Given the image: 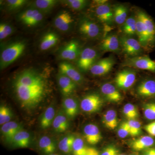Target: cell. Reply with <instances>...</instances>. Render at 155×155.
<instances>
[{
    "label": "cell",
    "mask_w": 155,
    "mask_h": 155,
    "mask_svg": "<svg viewBox=\"0 0 155 155\" xmlns=\"http://www.w3.org/2000/svg\"><path fill=\"white\" fill-rule=\"evenodd\" d=\"M150 150L152 155H155V148H150Z\"/></svg>",
    "instance_id": "cell-49"
},
{
    "label": "cell",
    "mask_w": 155,
    "mask_h": 155,
    "mask_svg": "<svg viewBox=\"0 0 155 155\" xmlns=\"http://www.w3.org/2000/svg\"><path fill=\"white\" fill-rule=\"evenodd\" d=\"M98 53L96 50L91 48L84 49L78 58L77 67L81 71H89L94 64L97 62Z\"/></svg>",
    "instance_id": "cell-4"
},
{
    "label": "cell",
    "mask_w": 155,
    "mask_h": 155,
    "mask_svg": "<svg viewBox=\"0 0 155 155\" xmlns=\"http://www.w3.org/2000/svg\"><path fill=\"white\" fill-rule=\"evenodd\" d=\"M68 117L64 114V111H60L53 121L52 126L54 130L58 133L65 132L69 127Z\"/></svg>",
    "instance_id": "cell-24"
},
{
    "label": "cell",
    "mask_w": 155,
    "mask_h": 155,
    "mask_svg": "<svg viewBox=\"0 0 155 155\" xmlns=\"http://www.w3.org/2000/svg\"><path fill=\"white\" fill-rule=\"evenodd\" d=\"M12 117V112L10 108L6 106H1L0 107V125L1 126L10 122Z\"/></svg>",
    "instance_id": "cell-39"
},
{
    "label": "cell",
    "mask_w": 155,
    "mask_h": 155,
    "mask_svg": "<svg viewBox=\"0 0 155 155\" xmlns=\"http://www.w3.org/2000/svg\"><path fill=\"white\" fill-rule=\"evenodd\" d=\"M123 65L124 67H132L155 72V61L147 56L130 57L125 60Z\"/></svg>",
    "instance_id": "cell-3"
},
{
    "label": "cell",
    "mask_w": 155,
    "mask_h": 155,
    "mask_svg": "<svg viewBox=\"0 0 155 155\" xmlns=\"http://www.w3.org/2000/svg\"><path fill=\"white\" fill-rule=\"evenodd\" d=\"M22 130V125L14 121H10L1 126V133L6 141L9 143L17 133Z\"/></svg>",
    "instance_id": "cell-20"
},
{
    "label": "cell",
    "mask_w": 155,
    "mask_h": 155,
    "mask_svg": "<svg viewBox=\"0 0 155 155\" xmlns=\"http://www.w3.org/2000/svg\"><path fill=\"white\" fill-rule=\"evenodd\" d=\"M95 13L97 18L104 24L110 25L114 21V11L109 3L97 7Z\"/></svg>",
    "instance_id": "cell-16"
},
{
    "label": "cell",
    "mask_w": 155,
    "mask_h": 155,
    "mask_svg": "<svg viewBox=\"0 0 155 155\" xmlns=\"http://www.w3.org/2000/svg\"><path fill=\"white\" fill-rule=\"evenodd\" d=\"M120 45L124 52L131 57L140 55L142 52L141 45L137 40L128 36H122L119 38Z\"/></svg>",
    "instance_id": "cell-7"
},
{
    "label": "cell",
    "mask_w": 155,
    "mask_h": 155,
    "mask_svg": "<svg viewBox=\"0 0 155 155\" xmlns=\"http://www.w3.org/2000/svg\"><path fill=\"white\" fill-rule=\"evenodd\" d=\"M57 155V154H52V155Z\"/></svg>",
    "instance_id": "cell-51"
},
{
    "label": "cell",
    "mask_w": 155,
    "mask_h": 155,
    "mask_svg": "<svg viewBox=\"0 0 155 155\" xmlns=\"http://www.w3.org/2000/svg\"><path fill=\"white\" fill-rule=\"evenodd\" d=\"M103 123L107 128L110 130H114L119 123L116 111L113 110L107 111L103 116Z\"/></svg>",
    "instance_id": "cell-29"
},
{
    "label": "cell",
    "mask_w": 155,
    "mask_h": 155,
    "mask_svg": "<svg viewBox=\"0 0 155 155\" xmlns=\"http://www.w3.org/2000/svg\"><path fill=\"white\" fill-rule=\"evenodd\" d=\"M101 91L103 96L108 101L118 103L122 99V94L118 89L110 83L103 84L101 87Z\"/></svg>",
    "instance_id": "cell-13"
},
{
    "label": "cell",
    "mask_w": 155,
    "mask_h": 155,
    "mask_svg": "<svg viewBox=\"0 0 155 155\" xmlns=\"http://www.w3.org/2000/svg\"><path fill=\"white\" fill-rule=\"evenodd\" d=\"M144 130L152 137H155V120L145 125Z\"/></svg>",
    "instance_id": "cell-45"
},
{
    "label": "cell",
    "mask_w": 155,
    "mask_h": 155,
    "mask_svg": "<svg viewBox=\"0 0 155 155\" xmlns=\"http://www.w3.org/2000/svg\"><path fill=\"white\" fill-rule=\"evenodd\" d=\"M107 0H95L93 2V5L96 6V8L98 6L102 5L108 3Z\"/></svg>",
    "instance_id": "cell-46"
},
{
    "label": "cell",
    "mask_w": 155,
    "mask_h": 155,
    "mask_svg": "<svg viewBox=\"0 0 155 155\" xmlns=\"http://www.w3.org/2000/svg\"><path fill=\"white\" fill-rule=\"evenodd\" d=\"M89 148L87 147L84 141L80 137L75 138L73 146L72 152L74 155H87Z\"/></svg>",
    "instance_id": "cell-35"
},
{
    "label": "cell",
    "mask_w": 155,
    "mask_h": 155,
    "mask_svg": "<svg viewBox=\"0 0 155 155\" xmlns=\"http://www.w3.org/2000/svg\"><path fill=\"white\" fill-rule=\"evenodd\" d=\"M118 135L121 138H125L130 135V130L127 122H124L120 125L118 130Z\"/></svg>",
    "instance_id": "cell-43"
},
{
    "label": "cell",
    "mask_w": 155,
    "mask_h": 155,
    "mask_svg": "<svg viewBox=\"0 0 155 155\" xmlns=\"http://www.w3.org/2000/svg\"><path fill=\"white\" fill-rule=\"evenodd\" d=\"M143 114L146 119L150 121L155 120V102H151L143 106Z\"/></svg>",
    "instance_id": "cell-38"
},
{
    "label": "cell",
    "mask_w": 155,
    "mask_h": 155,
    "mask_svg": "<svg viewBox=\"0 0 155 155\" xmlns=\"http://www.w3.org/2000/svg\"><path fill=\"white\" fill-rule=\"evenodd\" d=\"M114 20L116 24L122 25L127 19L128 10L126 6L122 5H116L113 9Z\"/></svg>",
    "instance_id": "cell-30"
},
{
    "label": "cell",
    "mask_w": 155,
    "mask_h": 155,
    "mask_svg": "<svg viewBox=\"0 0 155 155\" xmlns=\"http://www.w3.org/2000/svg\"><path fill=\"white\" fill-rule=\"evenodd\" d=\"M73 21L74 20L70 13L64 11L56 16L54 20V25L58 30L65 32L69 30Z\"/></svg>",
    "instance_id": "cell-15"
},
{
    "label": "cell",
    "mask_w": 155,
    "mask_h": 155,
    "mask_svg": "<svg viewBox=\"0 0 155 155\" xmlns=\"http://www.w3.org/2000/svg\"><path fill=\"white\" fill-rule=\"evenodd\" d=\"M103 104L102 99L99 95L92 93L84 97L81 101L80 107L85 113H95L100 110Z\"/></svg>",
    "instance_id": "cell-8"
},
{
    "label": "cell",
    "mask_w": 155,
    "mask_h": 155,
    "mask_svg": "<svg viewBox=\"0 0 155 155\" xmlns=\"http://www.w3.org/2000/svg\"><path fill=\"white\" fill-rule=\"evenodd\" d=\"M123 113L128 120L136 119L138 116V111L134 105L127 104L124 106Z\"/></svg>",
    "instance_id": "cell-36"
},
{
    "label": "cell",
    "mask_w": 155,
    "mask_h": 155,
    "mask_svg": "<svg viewBox=\"0 0 155 155\" xmlns=\"http://www.w3.org/2000/svg\"></svg>",
    "instance_id": "cell-52"
},
{
    "label": "cell",
    "mask_w": 155,
    "mask_h": 155,
    "mask_svg": "<svg viewBox=\"0 0 155 155\" xmlns=\"http://www.w3.org/2000/svg\"><path fill=\"white\" fill-rule=\"evenodd\" d=\"M136 92L142 97H154L155 79H148L141 81L137 87Z\"/></svg>",
    "instance_id": "cell-21"
},
{
    "label": "cell",
    "mask_w": 155,
    "mask_h": 155,
    "mask_svg": "<svg viewBox=\"0 0 155 155\" xmlns=\"http://www.w3.org/2000/svg\"><path fill=\"white\" fill-rule=\"evenodd\" d=\"M122 30L127 36H133L136 35L137 22L136 17H130L127 18L125 23L123 24Z\"/></svg>",
    "instance_id": "cell-34"
},
{
    "label": "cell",
    "mask_w": 155,
    "mask_h": 155,
    "mask_svg": "<svg viewBox=\"0 0 155 155\" xmlns=\"http://www.w3.org/2000/svg\"><path fill=\"white\" fill-rule=\"evenodd\" d=\"M100 48L104 51L117 52L121 48L119 38L116 35H108L101 42Z\"/></svg>",
    "instance_id": "cell-18"
},
{
    "label": "cell",
    "mask_w": 155,
    "mask_h": 155,
    "mask_svg": "<svg viewBox=\"0 0 155 155\" xmlns=\"http://www.w3.org/2000/svg\"><path fill=\"white\" fill-rule=\"evenodd\" d=\"M137 22L136 35L138 41L143 48H148L151 47L150 43L149 36L146 25L139 17L136 16Z\"/></svg>",
    "instance_id": "cell-19"
},
{
    "label": "cell",
    "mask_w": 155,
    "mask_h": 155,
    "mask_svg": "<svg viewBox=\"0 0 155 155\" xmlns=\"http://www.w3.org/2000/svg\"><path fill=\"white\" fill-rule=\"evenodd\" d=\"M136 72L133 69H123L116 74L114 79L117 88L123 90L130 88L136 80Z\"/></svg>",
    "instance_id": "cell-5"
},
{
    "label": "cell",
    "mask_w": 155,
    "mask_h": 155,
    "mask_svg": "<svg viewBox=\"0 0 155 155\" xmlns=\"http://www.w3.org/2000/svg\"><path fill=\"white\" fill-rule=\"evenodd\" d=\"M18 17L19 21L28 27L38 25L43 19V13L33 7L24 10Z\"/></svg>",
    "instance_id": "cell-6"
},
{
    "label": "cell",
    "mask_w": 155,
    "mask_h": 155,
    "mask_svg": "<svg viewBox=\"0 0 155 155\" xmlns=\"http://www.w3.org/2000/svg\"><path fill=\"white\" fill-rule=\"evenodd\" d=\"M127 122L129 130L130 135L131 136H137L142 132L141 124L137 119L128 120Z\"/></svg>",
    "instance_id": "cell-37"
},
{
    "label": "cell",
    "mask_w": 155,
    "mask_h": 155,
    "mask_svg": "<svg viewBox=\"0 0 155 155\" xmlns=\"http://www.w3.org/2000/svg\"><path fill=\"white\" fill-rule=\"evenodd\" d=\"M59 69L60 73L66 75L77 84L83 82V76L75 67L69 62H61L59 64Z\"/></svg>",
    "instance_id": "cell-12"
},
{
    "label": "cell",
    "mask_w": 155,
    "mask_h": 155,
    "mask_svg": "<svg viewBox=\"0 0 155 155\" xmlns=\"http://www.w3.org/2000/svg\"><path fill=\"white\" fill-rule=\"evenodd\" d=\"M58 3V1L56 0H37L34 2L33 7L42 13H48L54 8Z\"/></svg>",
    "instance_id": "cell-32"
},
{
    "label": "cell",
    "mask_w": 155,
    "mask_h": 155,
    "mask_svg": "<svg viewBox=\"0 0 155 155\" xmlns=\"http://www.w3.org/2000/svg\"><path fill=\"white\" fill-rule=\"evenodd\" d=\"M119 150L113 145L105 148L100 155H119Z\"/></svg>",
    "instance_id": "cell-44"
},
{
    "label": "cell",
    "mask_w": 155,
    "mask_h": 155,
    "mask_svg": "<svg viewBox=\"0 0 155 155\" xmlns=\"http://www.w3.org/2000/svg\"><path fill=\"white\" fill-rule=\"evenodd\" d=\"M81 51L79 43L75 40L69 42L61 49L59 58L66 61H74L78 59Z\"/></svg>",
    "instance_id": "cell-10"
},
{
    "label": "cell",
    "mask_w": 155,
    "mask_h": 155,
    "mask_svg": "<svg viewBox=\"0 0 155 155\" xmlns=\"http://www.w3.org/2000/svg\"><path fill=\"white\" fill-rule=\"evenodd\" d=\"M87 155H100L97 151L95 149L89 148L88 153Z\"/></svg>",
    "instance_id": "cell-47"
},
{
    "label": "cell",
    "mask_w": 155,
    "mask_h": 155,
    "mask_svg": "<svg viewBox=\"0 0 155 155\" xmlns=\"http://www.w3.org/2000/svg\"><path fill=\"white\" fill-rule=\"evenodd\" d=\"M79 31L81 34L88 38H96L101 35V27L96 22L86 18L81 20L79 25Z\"/></svg>",
    "instance_id": "cell-9"
},
{
    "label": "cell",
    "mask_w": 155,
    "mask_h": 155,
    "mask_svg": "<svg viewBox=\"0 0 155 155\" xmlns=\"http://www.w3.org/2000/svg\"><path fill=\"white\" fill-rule=\"evenodd\" d=\"M64 112L68 119H72L77 115L78 106L77 101L71 97H66L63 101Z\"/></svg>",
    "instance_id": "cell-25"
},
{
    "label": "cell",
    "mask_w": 155,
    "mask_h": 155,
    "mask_svg": "<svg viewBox=\"0 0 155 155\" xmlns=\"http://www.w3.org/2000/svg\"><path fill=\"white\" fill-rule=\"evenodd\" d=\"M137 15L143 20L146 25L149 36L150 43L151 47H152L155 44V22L150 16L143 11H139Z\"/></svg>",
    "instance_id": "cell-23"
},
{
    "label": "cell",
    "mask_w": 155,
    "mask_h": 155,
    "mask_svg": "<svg viewBox=\"0 0 155 155\" xmlns=\"http://www.w3.org/2000/svg\"><path fill=\"white\" fill-rule=\"evenodd\" d=\"M119 155H126L124 154H120Z\"/></svg>",
    "instance_id": "cell-50"
},
{
    "label": "cell",
    "mask_w": 155,
    "mask_h": 155,
    "mask_svg": "<svg viewBox=\"0 0 155 155\" xmlns=\"http://www.w3.org/2000/svg\"><path fill=\"white\" fill-rule=\"evenodd\" d=\"M55 110L53 106H50L45 110L40 119V124L42 129H47L52 125L55 117Z\"/></svg>",
    "instance_id": "cell-28"
},
{
    "label": "cell",
    "mask_w": 155,
    "mask_h": 155,
    "mask_svg": "<svg viewBox=\"0 0 155 155\" xmlns=\"http://www.w3.org/2000/svg\"><path fill=\"white\" fill-rule=\"evenodd\" d=\"M150 149L145 150L143 151V155H152L150 151Z\"/></svg>",
    "instance_id": "cell-48"
},
{
    "label": "cell",
    "mask_w": 155,
    "mask_h": 155,
    "mask_svg": "<svg viewBox=\"0 0 155 155\" xmlns=\"http://www.w3.org/2000/svg\"><path fill=\"white\" fill-rule=\"evenodd\" d=\"M12 84L21 107L28 110L38 107L49 92L47 72L34 68L19 71L14 76Z\"/></svg>",
    "instance_id": "cell-1"
},
{
    "label": "cell",
    "mask_w": 155,
    "mask_h": 155,
    "mask_svg": "<svg viewBox=\"0 0 155 155\" xmlns=\"http://www.w3.org/2000/svg\"><path fill=\"white\" fill-rule=\"evenodd\" d=\"M59 39V36L55 32H47L42 38L40 43V49L42 51H47L57 45Z\"/></svg>",
    "instance_id": "cell-26"
},
{
    "label": "cell",
    "mask_w": 155,
    "mask_h": 155,
    "mask_svg": "<svg viewBox=\"0 0 155 155\" xmlns=\"http://www.w3.org/2000/svg\"><path fill=\"white\" fill-rule=\"evenodd\" d=\"M39 147L46 154H51L56 150V145L54 141L47 136L42 137L39 140Z\"/></svg>",
    "instance_id": "cell-31"
},
{
    "label": "cell",
    "mask_w": 155,
    "mask_h": 155,
    "mask_svg": "<svg viewBox=\"0 0 155 155\" xmlns=\"http://www.w3.org/2000/svg\"><path fill=\"white\" fill-rule=\"evenodd\" d=\"M31 141L30 134L23 130L19 131L11 140V143L14 147L18 148H27Z\"/></svg>",
    "instance_id": "cell-27"
},
{
    "label": "cell",
    "mask_w": 155,
    "mask_h": 155,
    "mask_svg": "<svg viewBox=\"0 0 155 155\" xmlns=\"http://www.w3.org/2000/svg\"><path fill=\"white\" fill-rule=\"evenodd\" d=\"M26 43L24 41H17L7 45L1 53L0 67L5 69L17 60L24 52Z\"/></svg>",
    "instance_id": "cell-2"
},
{
    "label": "cell",
    "mask_w": 155,
    "mask_h": 155,
    "mask_svg": "<svg viewBox=\"0 0 155 155\" xmlns=\"http://www.w3.org/2000/svg\"><path fill=\"white\" fill-rule=\"evenodd\" d=\"M75 137L73 135H67L60 140L58 144L59 149L65 154L72 152V146Z\"/></svg>",
    "instance_id": "cell-33"
},
{
    "label": "cell",
    "mask_w": 155,
    "mask_h": 155,
    "mask_svg": "<svg viewBox=\"0 0 155 155\" xmlns=\"http://www.w3.org/2000/svg\"><path fill=\"white\" fill-rule=\"evenodd\" d=\"M65 3L69 8L75 11H81L85 8L88 2L86 0H68Z\"/></svg>",
    "instance_id": "cell-40"
},
{
    "label": "cell",
    "mask_w": 155,
    "mask_h": 155,
    "mask_svg": "<svg viewBox=\"0 0 155 155\" xmlns=\"http://www.w3.org/2000/svg\"><path fill=\"white\" fill-rule=\"evenodd\" d=\"M155 140L150 135H144L134 140L130 143V147L137 151H144L153 147L155 145Z\"/></svg>",
    "instance_id": "cell-22"
},
{
    "label": "cell",
    "mask_w": 155,
    "mask_h": 155,
    "mask_svg": "<svg viewBox=\"0 0 155 155\" xmlns=\"http://www.w3.org/2000/svg\"><path fill=\"white\" fill-rule=\"evenodd\" d=\"M83 133L87 142L91 145L97 144L102 138L99 128L94 124L85 125L83 129Z\"/></svg>",
    "instance_id": "cell-17"
},
{
    "label": "cell",
    "mask_w": 155,
    "mask_h": 155,
    "mask_svg": "<svg viewBox=\"0 0 155 155\" xmlns=\"http://www.w3.org/2000/svg\"><path fill=\"white\" fill-rule=\"evenodd\" d=\"M27 2L25 0H8L6 1V7L9 11H15L21 8Z\"/></svg>",
    "instance_id": "cell-41"
},
{
    "label": "cell",
    "mask_w": 155,
    "mask_h": 155,
    "mask_svg": "<svg viewBox=\"0 0 155 155\" xmlns=\"http://www.w3.org/2000/svg\"><path fill=\"white\" fill-rule=\"evenodd\" d=\"M115 63V60L112 57L103 58L97 61L89 71L95 76H103L112 70Z\"/></svg>",
    "instance_id": "cell-11"
},
{
    "label": "cell",
    "mask_w": 155,
    "mask_h": 155,
    "mask_svg": "<svg viewBox=\"0 0 155 155\" xmlns=\"http://www.w3.org/2000/svg\"><path fill=\"white\" fill-rule=\"evenodd\" d=\"M14 28L8 23H1L0 24V39L7 38L14 32Z\"/></svg>",
    "instance_id": "cell-42"
},
{
    "label": "cell",
    "mask_w": 155,
    "mask_h": 155,
    "mask_svg": "<svg viewBox=\"0 0 155 155\" xmlns=\"http://www.w3.org/2000/svg\"><path fill=\"white\" fill-rule=\"evenodd\" d=\"M57 79L61 92L64 96L69 97L77 88V84L62 73L59 72Z\"/></svg>",
    "instance_id": "cell-14"
}]
</instances>
